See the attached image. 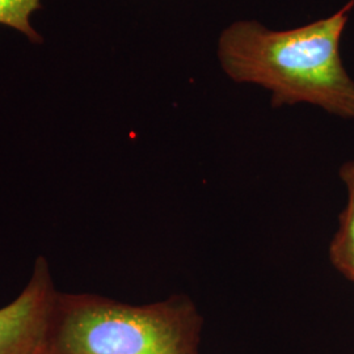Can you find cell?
<instances>
[{"label":"cell","instance_id":"obj_4","mask_svg":"<svg viewBox=\"0 0 354 354\" xmlns=\"http://www.w3.org/2000/svg\"><path fill=\"white\" fill-rule=\"evenodd\" d=\"M339 174L346 187L348 200L339 216V228L329 244V260L345 279L354 282V160L342 165Z\"/></svg>","mask_w":354,"mask_h":354},{"label":"cell","instance_id":"obj_5","mask_svg":"<svg viewBox=\"0 0 354 354\" xmlns=\"http://www.w3.org/2000/svg\"><path fill=\"white\" fill-rule=\"evenodd\" d=\"M41 8V0H0V24L24 33L32 42L42 37L30 26L32 15Z\"/></svg>","mask_w":354,"mask_h":354},{"label":"cell","instance_id":"obj_1","mask_svg":"<svg viewBox=\"0 0 354 354\" xmlns=\"http://www.w3.org/2000/svg\"><path fill=\"white\" fill-rule=\"evenodd\" d=\"M354 0L326 19L288 30L254 20L235 21L221 33L218 59L235 83L270 92L273 108L310 104L354 120V80L345 70L340 44Z\"/></svg>","mask_w":354,"mask_h":354},{"label":"cell","instance_id":"obj_2","mask_svg":"<svg viewBox=\"0 0 354 354\" xmlns=\"http://www.w3.org/2000/svg\"><path fill=\"white\" fill-rule=\"evenodd\" d=\"M203 327L187 295L136 306L58 292L42 354H201Z\"/></svg>","mask_w":354,"mask_h":354},{"label":"cell","instance_id":"obj_3","mask_svg":"<svg viewBox=\"0 0 354 354\" xmlns=\"http://www.w3.org/2000/svg\"><path fill=\"white\" fill-rule=\"evenodd\" d=\"M58 292L48 260L39 256L26 289L0 308V354L44 353Z\"/></svg>","mask_w":354,"mask_h":354}]
</instances>
